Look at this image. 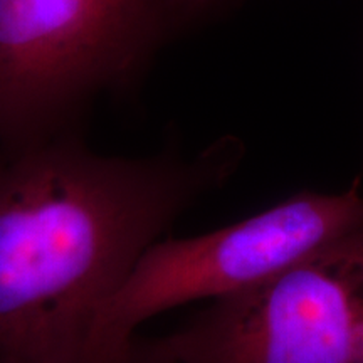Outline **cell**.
I'll return each mask as SVG.
<instances>
[{
    "mask_svg": "<svg viewBox=\"0 0 363 363\" xmlns=\"http://www.w3.org/2000/svg\"><path fill=\"white\" fill-rule=\"evenodd\" d=\"M238 155L106 157L72 131L0 145V363H86L104 303Z\"/></svg>",
    "mask_w": 363,
    "mask_h": 363,
    "instance_id": "6da1fadb",
    "label": "cell"
},
{
    "mask_svg": "<svg viewBox=\"0 0 363 363\" xmlns=\"http://www.w3.org/2000/svg\"><path fill=\"white\" fill-rule=\"evenodd\" d=\"M169 27L167 0H0V145L71 131L130 84Z\"/></svg>",
    "mask_w": 363,
    "mask_h": 363,
    "instance_id": "7a4b0ae2",
    "label": "cell"
},
{
    "mask_svg": "<svg viewBox=\"0 0 363 363\" xmlns=\"http://www.w3.org/2000/svg\"><path fill=\"white\" fill-rule=\"evenodd\" d=\"M125 363H363V224L169 335H135Z\"/></svg>",
    "mask_w": 363,
    "mask_h": 363,
    "instance_id": "3957f363",
    "label": "cell"
},
{
    "mask_svg": "<svg viewBox=\"0 0 363 363\" xmlns=\"http://www.w3.org/2000/svg\"><path fill=\"white\" fill-rule=\"evenodd\" d=\"M363 224V194L299 192L224 229L158 239L98 313L86 363H125L143 321L195 299H217L272 278Z\"/></svg>",
    "mask_w": 363,
    "mask_h": 363,
    "instance_id": "277c9868",
    "label": "cell"
},
{
    "mask_svg": "<svg viewBox=\"0 0 363 363\" xmlns=\"http://www.w3.org/2000/svg\"><path fill=\"white\" fill-rule=\"evenodd\" d=\"M227 0H167V16H169V27L174 24H185V22L199 19L203 13L214 11Z\"/></svg>",
    "mask_w": 363,
    "mask_h": 363,
    "instance_id": "5b68a950",
    "label": "cell"
}]
</instances>
